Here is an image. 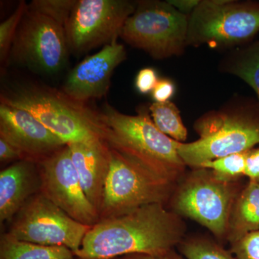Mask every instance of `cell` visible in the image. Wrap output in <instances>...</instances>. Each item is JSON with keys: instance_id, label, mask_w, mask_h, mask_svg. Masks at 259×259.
I'll list each match as a JSON object with an SVG mask.
<instances>
[{"instance_id": "cell-30", "label": "cell", "mask_w": 259, "mask_h": 259, "mask_svg": "<svg viewBox=\"0 0 259 259\" xmlns=\"http://www.w3.org/2000/svg\"><path fill=\"white\" fill-rule=\"evenodd\" d=\"M115 259H186L176 248L161 252V253L148 254V253H135L122 255Z\"/></svg>"}, {"instance_id": "cell-9", "label": "cell", "mask_w": 259, "mask_h": 259, "mask_svg": "<svg viewBox=\"0 0 259 259\" xmlns=\"http://www.w3.org/2000/svg\"><path fill=\"white\" fill-rule=\"evenodd\" d=\"M91 227L75 221L40 192L19 210L8 233L20 241L65 246L75 253Z\"/></svg>"}, {"instance_id": "cell-21", "label": "cell", "mask_w": 259, "mask_h": 259, "mask_svg": "<svg viewBox=\"0 0 259 259\" xmlns=\"http://www.w3.org/2000/svg\"><path fill=\"white\" fill-rule=\"evenodd\" d=\"M177 248L186 259H236L231 250L210 237H185Z\"/></svg>"}, {"instance_id": "cell-15", "label": "cell", "mask_w": 259, "mask_h": 259, "mask_svg": "<svg viewBox=\"0 0 259 259\" xmlns=\"http://www.w3.org/2000/svg\"><path fill=\"white\" fill-rule=\"evenodd\" d=\"M67 145L83 192L99 214L110 171L111 148L105 140Z\"/></svg>"}, {"instance_id": "cell-26", "label": "cell", "mask_w": 259, "mask_h": 259, "mask_svg": "<svg viewBox=\"0 0 259 259\" xmlns=\"http://www.w3.org/2000/svg\"><path fill=\"white\" fill-rule=\"evenodd\" d=\"M158 81L156 71L152 68L141 69L136 76V88L141 94L151 93Z\"/></svg>"}, {"instance_id": "cell-6", "label": "cell", "mask_w": 259, "mask_h": 259, "mask_svg": "<svg viewBox=\"0 0 259 259\" xmlns=\"http://www.w3.org/2000/svg\"><path fill=\"white\" fill-rule=\"evenodd\" d=\"M177 185L111 148L110 171L99 212L100 221L125 214L146 204L167 205Z\"/></svg>"}, {"instance_id": "cell-27", "label": "cell", "mask_w": 259, "mask_h": 259, "mask_svg": "<svg viewBox=\"0 0 259 259\" xmlns=\"http://www.w3.org/2000/svg\"><path fill=\"white\" fill-rule=\"evenodd\" d=\"M175 88L174 83L168 79H158L156 87L152 91V97L155 102H166L175 93Z\"/></svg>"}, {"instance_id": "cell-13", "label": "cell", "mask_w": 259, "mask_h": 259, "mask_svg": "<svg viewBox=\"0 0 259 259\" xmlns=\"http://www.w3.org/2000/svg\"><path fill=\"white\" fill-rule=\"evenodd\" d=\"M0 138L18 150L23 160L39 163L66 145L32 114L0 103Z\"/></svg>"}, {"instance_id": "cell-3", "label": "cell", "mask_w": 259, "mask_h": 259, "mask_svg": "<svg viewBox=\"0 0 259 259\" xmlns=\"http://www.w3.org/2000/svg\"><path fill=\"white\" fill-rule=\"evenodd\" d=\"M0 103L30 112L66 144L105 140L100 112L62 90L38 83H15L3 90Z\"/></svg>"}, {"instance_id": "cell-7", "label": "cell", "mask_w": 259, "mask_h": 259, "mask_svg": "<svg viewBox=\"0 0 259 259\" xmlns=\"http://www.w3.org/2000/svg\"><path fill=\"white\" fill-rule=\"evenodd\" d=\"M189 18L168 2H137L120 37L156 59L180 55L187 45Z\"/></svg>"}, {"instance_id": "cell-17", "label": "cell", "mask_w": 259, "mask_h": 259, "mask_svg": "<svg viewBox=\"0 0 259 259\" xmlns=\"http://www.w3.org/2000/svg\"><path fill=\"white\" fill-rule=\"evenodd\" d=\"M259 231V182H248L233 204L226 241L230 244Z\"/></svg>"}, {"instance_id": "cell-1", "label": "cell", "mask_w": 259, "mask_h": 259, "mask_svg": "<svg viewBox=\"0 0 259 259\" xmlns=\"http://www.w3.org/2000/svg\"><path fill=\"white\" fill-rule=\"evenodd\" d=\"M187 231L183 218L166 204H146L100 220L91 227L75 259H115L135 253H161L177 248Z\"/></svg>"}, {"instance_id": "cell-16", "label": "cell", "mask_w": 259, "mask_h": 259, "mask_svg": "<svg viewBox=\"0 0 259 259\" xmlns=\"http://www.w3.org/2000/svg\"><path fill=\"white\" fill-rule=\"evenodd\" d=\"M38 164L21 160L0 171V224L12 222L24 204L41 192Z\"/></svg>"}, {"instance_id": "cell-4", "label": "cell", "mask_w": 259, "mask_h": 259, "mask_svg": "<svg viewBox=\"0 0 259 259\" xmlns=\"http://www.w3.org/2000/svg\"><path fill=\"white\" fill-rule=\"evenodd\" d=\"M243 187L240 181L220 180L209 168H192L177 184L168 207L202 225L223 244L232 207Z\"/></svg>"}, {"instance_id": "cell-23", "label": "cell", "mask_w": 259, "mask_h": 259, "mask_svg": "<svg viewBox=\"0 0 259 259\" xmlns=\"http://www.w3.org/2000/svg\"><path fill=\"white\" fill-rule=\"evenodd\" d=\"M27 8L28 4L25 1L20 2L14 13L0 24V61L2 67L9 60L10 51L17 30Z\"/></svg>"}, {"instance_id": "cell-31", "label": "cell", "mask_w": 259, "mask_h": 259, "mask_svg": "<svg viewBox=\"0 0 259 259\" xmlns=\"http://www.w3.org/2000/svg\"><path fill=\"white\" fill-rule=\"evenodd\" d=\"M168 3L183 14L192 13L200 4L199 0H168Z\"/></svg>"}, {"instance_id": "cell-24", "label": "cell", "mask_w": 259, "mask_h": 259, "mask_svg": "<svg viewBox=\"0 0 259 259\" xmlns=\"http://www.w3.org/2000/svg\"><path fill=\"white\" fill-rule=\"evenodd\" d=\"M77 0H33L28 8L47 15L65 28Z\"/></svg>"}, {"instance_id": "cell-19", "label": "cell", "mask_w": 259, "mask_h": 259, "mask_svg": "<svg viewBox=\"0 0 259 259\" xmlns=\"http://www.w3.org/2000/svg\"><path fill=\"white\" fill-rule=\"evenodd\" d=\"M226 69L248 83L259 100V40L236 52L228 61Z\"/></svg>"}, {"instance_id": "cell-8", "label": "cell", "mask_w": 259, "mask_h": 259, "mask_svg": "<svg viewBox=\"0 0 259 259\" xmlns=\"http://www.w3.org/2000/svg\"><path fill=\"white\" fill-rule=\"evenodd\" d=\"M259 32V3L205 0L189 17L187 45L227 47Z\"/></svg>"}, {"instance_id": "cell-20", "label": "cell", "mask_w": 259, "mask_h": 259, "mask_svg": "<svg viewBox=\"0 0 259 259\" xmlns=\"http://www.w3.org/2000/svg\"><path fill=\"white\" fill-rule=\"evenodd\" d=\"M153 123L161 132L172 139L185 143L187 139L186 128L180 110L173 102H153L149 107Z\"/></svg>"}, {"instance_id": "cell-2", "label": "cell", "mask_w": 259, "mask_h": 259, "mask_svg": "<svg viewBox=\"0 0 259 259\" xmlns=\"http://www.w3.org/2000/svg\"><path fill=\"white\" fill-rule=\"evenodd\" d=\"M100 114L110 147L174 183L185 176L187 166L178 153L180 142L161 132L147 110L126 115L106 103Z\"/></svg>"}, {"instance_id": "cell-10", "label": "cell", "mask_w": 259, "mask_h": 259, "mask_svg": "<svg viewBox=\"0 0 259 259\" xmlns=\"http://www.w3.org/2000/svg\"><path fill=\"white\" fill-rule=\"evenodd\" d=\"M69 51L65 28L28 8L17 30L9 59L42 74H55L64 67Z\"/></svg>"}, {"instance_id": "cell-28", "label": "cell", "mask_w": 259, "mask_h": 259, "mask_svg": "<svg viewBox=\"0 0 259 259\" xmlns=\"http://www.w3.org/2000/svg\"><path fill=\"white\" fill-rule=\"evenodd\" d=\"M244 176L250 182H259V148H253L248 151Z\"/></svg>"}, {"instance_id": "cell-25", "label": "cell", "mask_w": 259, "mask_h": 259, "mask_svg": "<svg viewBox=\"0 0 259 259\" xmlns=\"http://www.w3.org/2000/svg\"><path fill=\"white\" fill-rule=\"evenodd\" d=\"M230 245L236 259H259V231L250 233Z\"/></svg>"}, {"instance_id": "cell-12", "label": "cell", "mask_w": 259, "mask_h": 259, "mask_svg": "<svg viewBox=\"0 0 259 259\" xmlns=\"http://www.w3.org/2000/svg\"><path fill=\"white\" fill-rule=\"evenodd\" d=\"M42 180L41 192L75 221L93 226L98 213L83 192L68 145L37 163Z\"/></svg>"}, {"instance_id": "cell-11", "label": "cell", "mask_w": 259, "mask_h": 259, "mask_svg": "<svg viewBox=\"0 0 259 259\" xmlns=\"http://www.w3.org/2000/svg\"><path fill=\"white\" fill-rule=\"evenodd\" d=\"M136 5L128 0H77L65 27L70 52L81 55L117 40Z\"/></svg>"}, {"instance_id": "cell-5", "label": "cell", "mask_w": 259, "mask_h": 259, "mask_svg": "<svg viewBox=\"0 0 259 259\" xmlns=\"http://www.w3.org/2000/svg\"><path fill=\"white\" fill-rule=\"evenodd\" d=\"M194 127L199 139L180 143L178 147L180 157L192 168L259 144V115L249 110L211 112L200 117Z\"/></svg>"}, {"instance_id": "cell-29", "label": "cell", "mask_w": 259, "mask_h": 259, "mask_svg": "<svg viewBox=\"0 0 259 259\" xmlns=\"http://www.w3.org/2000/svg\"><path fill=\"white\" fill-rule=\"evenodd\" d=\"M23 159L21 154L13 145L0 138V161L2 163L17 162Z\"/></svg>"}, {"instance_id": "cell-22", "label": "cell", "mask_w": 259, "mask_h": 259, "mask_svg": "<svg viewBox=\"0 0 259 259\" xmlns=\"http://www.w3.org/2000/svg\"><path fill=\"white\" fill-rule=\"evenodd\" d=\"M248 151L228 155L205 162L200 168H209L220 180L227 182L240 181L245 177V163Z\"/></svg>"}, {"instance_id": "cell-18", "label": "cell", "mask_w": 259, "mask_h": 259, "mask_svg": "<svg viewBox=\"0 0 259 259\" xmlns=\"http://www.w3.org/2000/svg\"><path fill=\"white\" fill-rule=\"evenodd\" d=\"M0 259H75V255L65 246L20 241L4 232L0 236Z\"/></svg>"}, {"instance_id": "cell-14", "label": "cell", "mask_w": 259, "mask_h": 259, "mask_svg": "<svg viewBox=\"0 0 259 259\" xmlns=\"http://www.w3.org/2000/svg\"><path fill=\"white\" fill-rule=\"evenodd\" d=\"M125 58L124 46L114 40L76 65L68 75L62 91L79 102L102 98L109 91L114 71Z\"/></svg>"}]
</instances>
